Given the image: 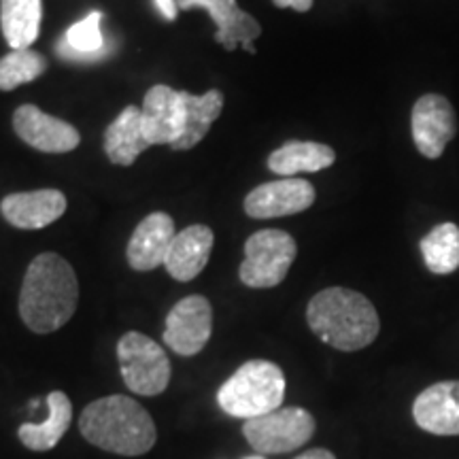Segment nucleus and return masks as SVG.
Returning <instances> with one entry per match:
<instances>
[{"instance_id":"obj_26","label":"nucleus","mask_w":459,"mask_h":459,"mask_svg":"<svg viewBox=\"0 0 459 459\" xmlns=\"http://www.w3.org/2000/svg\"><path fill=\"white\" fill-rule=\"evenodd\" d=\"M153 3H156L160 15H162L164 20H169V22H175L177 20V15H179V7H177V0H153Z\"/></svg>"},{"instance_id":"obj_7","label":"nucleus","mask_w":459,"mask_h":459,"mask_svg":"<svg viewBox=\"0 0 459 459\" xmlns=\"http://www.w3.org/2000/svg\"><path fill=\"white\" fill-rule=\"evenodd\" d=\"M243 434L257 453L279 455L300 449L313 438L315 419L300 406H281L268 415L245 421Z\"/></svg>"},{"instance_id":"obj_19","label":"nucleus","mask_w":459,"mask_h":459,"mask_svg":"<svg viewBox=\"0 0 459 459\" xmlns=\"http://www.w3.org/2000/svg\"><path fill=\"white\" fill-rule=\"evenodd\" d=\"M223 111V94L220 90H209L203 96L183 91V130L175 141V152H187L204 139Z\"/></svg>"},{"instance_id":"obj_15","label":"nucleus","mask_w":459,"mask_h":459,"mask_svg":"<svg viewBox=\"0 0 459 459\" xmlns=\"http://www.w3.org/2000/svg\"><path fill=\"white\" fill-rule=\"evenodd\" d=\"M175 234V221L169 213L147 215L132 232L128 249H126L130 268L147 273L156 271L158 266H164Z\"/></svg>"},{"instance_id":"obj_25","label":"nucleus","mask_w":459,"mask_h":459,"mask_svg":"<svg viewBox=\"0 0 459 459\" xmlns=\"http://www.w3.org/2000/svg\"><path fill=\"white\" fill-rule=\"evenodd\" d=\"M48 71L45 56L34 49H11L0 57V91H11L24 83H32Z\"/></svg>"},{"instance_id":"obj_1","label":"nucleus","mask_w":459,"mask_h":459,"mask_svg":"<svg viewBox=\"0 0 459 459\" xmlns=\"http://www.w3.org/2000/svg\"><path fill=\"white\" fill-rule=\"evenodd\" d=\"M77 304L79 281L71 264L51 251L34 257L20 291V315L28 328L51 334L71 321Z\"/></svg>"},{"instance_id":"obj_9","label":"nucleus","mask_w":459,"mask_h":459,"mask_svg":"<svg viewBox=\"0 0 459 459\" xmlns=\"http://www.w3.org/2000/svg\"><path fill=\"white\" fill-rule=\"evenodd\" d=\"M213 334V308L204 296H187L170 308L164 325V342L183 358L203 351Z\"/></svg>"},{"instance_id":"obj_28","label":"nucleus","mask_w":459,"mask_h":459,"mask_svg":"<svg viewBox=\"0 0 459 459\" xmlns=\"http://www.w3.org/2000/svg\"><path fill=\"white\" fill-rule=\"evenodd\" d=\"M296 459H336V457H334V453L328 449H311V451L302 453V455Z\"/></svg>"},{"instance_id":"obj_11","label":"nucleus","mask_w":459,"mask_h":459,"mask_svg":"<svg viewBox=\"0 0 459 459\" xmlns=\"http://www.w3.org/2000/svg\"><path fill=\"white\" fill-rule=\"evenodd\" d=\"M13 130L28 147L43 153H68L82 143V134L74 126L34 105L17 107L13 113Z\"/></svg>"},{"instance_id":"obj_23","label":"nucleus","mask_w":459,"mask_h":459,"mask_svg":"<svg viewBox=\"0 0 459 459\" xmlns=\"http://www.w3.org/2000/svg\"><path fill=\"white\" fill-rule=\"evenodd\" d=\"M41 0H0V26L11 49H30L41 32Z\"/></svg>"},{"instance_id":"obj_8","label":"nucleus","mask_w":459,"mask_h":459,"mask_svg":"<svg viewBox=\"0 0 459 459\" xmlns=\"http://www.w3.org/2000/svg\"><path fill=\"white\" fill-rule=\"evenodd\" d=\"M412 143L428 160H438L457 134L455 108L445 96L423 94L411 113Z\"/></svg>"},{"instance_id":"obj_14","label":"nucleus","mask_w":459,"mask_h":459,"mask_svg":"<svg viewBox=\"0 0 459 459\" xmlns=\"http://www.w3.org/2000/svg\"><path fill=\"white\" fill-rule=\"evenodd\" d=\"M421 429L436 436H459V381H440L423 389L412 404Z\"/></svg>"},{"instance_id":"obj_18","label":"nucleus","mask_w":459,"mask_h":459,"mask_svg":"<svg viewBox=\"0 0 459 459\" xmlns=\"http://www.w3.org/2000/svg\"><path fill=\"white\" fill-rule=\"evenodd\" d=\"M336 162L330 145L315 141H287L268 156V169L279 177H296L300 172H319Z\"/></svg>"},{"instance_id":"obj_24","label":"nucleus","mask_w":459,"mask_h":459,"mask_svg":"<svg viewBox=\"0 0 459 459\" xmlns=\"http://www.w3.org/2000/svg\"><path fill=\"white\" fill-rule=\"evenodd\" d=\"M421 255L428 271L434 274H451L459 268V226L440 223L428 237L421 238Z\"/></svg>"},{"instance_id":"obj_5","label":"nucleus","mask_w":459,"mask_h":459,"mask_svg":"<svg viewBox=\"0 0 459 459\" xmlns=\"http://www.w3.org/2000/svg\"><path fill=\"white\" fill-rule=\"evenodd\" d=\"M298 255V245L283 230H260L245 243V260L238 277L247 287L268 290L283 283Z\"/></svg>"},{"instance_id":"obj_27","label":"nucleus","mask_w":459,"mask_h":459,"mask_svg":"<svg viewBox=\"0 0 459 459\" xmlns=\"http://www.w3.org/2000/svg\"><path fill=\"white\" fill-rule=\"evenodd\" d=\"M279 9H294L298 13H307L313 7V0H273Z\"/></svg>"},{"instance_id":"obj_12","label":"nucleus","mask_w":459,"mask_h":459,"mask_svg":"<svg viewBox=\"0 0 459 459\" xmlns=\"http://www.w3.org/2000/svg\"><path fill=\"white\" fill-rule=\"evenodd\" d=\"M177 7L179 11L204 9L217 24V43L228 51H234L240 45L249 54H255L251 43L262 34V26L254 15L238 7L237 0H177Z\"/></svg>"},{"instance_id":"obj_6","label":"nucleus","mask_w":459,"mask_h":459,"mask_svg":"<svg viewBox=\"0 0 459 459\" xmlns=\"http://www.w3.org/2000/svg\"><path fill=\"white\" fill-rule=\"evenodd\" d=\"M124 383L139 395L162 394L170 383V361L164 349L141 332H128L117 342Z\"/></svg>"},{"instance_id":"obj_4","label":"nucleus","mask_w":459,"mask_h":459,"mask_svg":"<svg viewBox=\"0 0 459 459\" xmlns=\"http://www.w3.org/2000/svg\"><path fill=\"white\" fill-rule=\"evenodd\" d=\"M283 400L285 375L268 359L247 361L217 392L221 411L245 421L281 409Z\"/></svg>"},{"instance_id":"obj_22","label":"nucleus","mask_w":459,"mask_h":459,"mask_svg":"<svg viewBox=\"0 0 459 459\" xmlns=\"http://www.w3.org/2000/svg\"><path fill=\"white\" fill-rule=\"evenodd\" d=\"M102 17L105 15L100 11H91L88 17L68 28L65 39L56 48L57 56L71 62H83V65L105 60L111 54V48L105 43V34H102Z\"/></svg>"},{"instance_id":"obj_20","label":"nucleus","mask_w":459,"mask_h":459,"mask_svg":"<svg viewBox=\"0 0 459 459\" xmlns=\"http://www.w3.org/2000/svg\"><path fill=\"white\" fill-rule=\"evenodd\" d=\"M149 147L152 145L141 124V108L126 107L105 132L107 158L117 166H130Z\"/></svg>"},{"instance_id":"obj_29","label":"nucleus","mask_w":459,"mask_h":459,"mask_svg":"<svg viewBox=\"0 0 459 459\" xmlns=\"http://www.w3.org/2000/svg\"><path fill=\"white\" fill-rule=\"evenodd\" d=\"M247 459H264V457H260V455H255V457H247Z\"/></svg>"},{"instance_id":"obj_21","label":"nucleus","mask_w":459,"mask_h":459,"mask_svg":"<svg viewBox=\"0 0 459 459\" xmlns=\"http://www.w3.org/2000/svg\"><path fill=\"white\" fill-rule=\"evenodd\" d=\"M49 417L43 423H24L17 429L22 445L30 451H49L60 443L73 423V404L65 392L48 395Z\"/></svg>"},{"instance_id":"obj_17","label":"nucleus","mask_w":459,"mask_h":459,"mask_svg":"<svg viewBox=\"0 0 459 459\" xmlns=\"http://www.w3.org/2000/svg\"><path fill=\"white\" fill-rule=\"evenodd\" d=\"M213 243V230L203 226V223L181 230L172 238L169 255H166L164 262L166 271H169L172 279L181 281V283L196 279L204 271L206 264H209Z\"/></svg>"},{"instance_id":"obj_13","label":"nucleus","mask_w":459,"mask_h":459,"mask_svg":"<svg viewBox=\"0 0 459 459\" xmlns=\"http://www.w3.org/2000/svg\"><path fill=\"white\" fill-rule=\"evenodd\" d=\"M141 124L149 145H175L183 130V91L153 85L141 107Z\"/></svg>"},{"instance_id":"obj_3","label":"nucleus","mask_w":459,"mask_h":459,"mask_svg":"<svg viewBox=\"0 0 459 459\" xmlns=\"http://www.w3.org/2000/svg\"><path fill=\"white\" fill-rule=\"evenodd\" d=\"M79 429L90 445L126 457L152 451L158 440L152 415L128 395L91 402L79 417Z\"/></svg>"},{"instance_id":"obj_10","label":"nucleus","mask_w":459,"mask_h":459,"mask_svg":"<svg viewBox=\"0 0 459 459\" xmlns=\"http://www.w3.org/2000/svg\"><path fill=\"white\" fill-rule=\"evenodd\" d=\"M315 198L317 194L311 183L296 177H283L279 181L257 186L254 192L247 194L245 213L254 220L290 217L311 209Z\"/></svg>"},{"instance_id":"obj_2","label":"nucleus","mask_w":459,"mask_h":459,"mask_svg":"<svg viewBox=\"0 0 459 459\" xmlns=\"http://www.w3.org/2000/svg\"><path fill=\"white\" fill-rule=\"evenodd\" d=\"M307 321L319 341L338 351H359L375 342L381 330L375 304L347 287H328L313 296Z\"/></svg>"},{"instance_id":"obj_16","label":"nucleus","mask_w":459,"mask_h":459,"mask_svg":"<svg viewBox=\"0 0 459 459\" xmlns=\"http://www.w3.org/2000/svg\"><path fill=\"white\" fill-rule=\"evenodd\" d=\"M66 196L60 189H34L11 194L0 203V213L13 228L41 230L65 215Z\"/></svg>"}]
</instances>
